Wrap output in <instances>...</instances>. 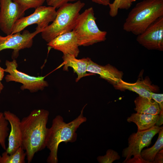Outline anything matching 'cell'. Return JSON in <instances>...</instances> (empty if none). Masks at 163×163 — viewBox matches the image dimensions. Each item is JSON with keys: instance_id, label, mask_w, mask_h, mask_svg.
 <instances>
[{"instance_id": "obj_21", "label": "cell", "mask_w": 163, "mask_h": 163, "mask_svg": "<svg viewBox=\"0 0 163 163\" xmlns=\"http://www.w3.org/2000/svg\"><path fill=\"white\" fill-rule=\"evenodd\" d=\"M9 122L5 119L4 113L0 112V145L2 149L6 150V139L8 136L9 129Z\"/></svg>"}, {"instance_id": "obj_15", "label": "cell", "mask_w": 163, "mask_h": 163, "mask_svg": "<svg viewBox=\"0 0 163 163\" xmlns=\"http://www.w3.org/2000/svg\"><path fill=\"white\" fill-rule=\"evenodd\" d=\"M116 89L121 91L129 90L138 94L140 96L152 99L151 93L157 91V88L151 85L148 78L137 80L135 83H130L121 80L114 86Z\"/></svg>"}, {"instance_id": "obj_6", "label": "cell", "mask_w": 163, "mask_h": 163, "mask_svg": "<svg viewBox=\"0 0 163 163\" xmlns=\"http://www.w3.org/2000/svg\"><path fill=\"white\" fill-rule=\"evenodd\" d=\"M162 128L163 126L155 125L148 129L132 134L128 139V147L122 151V156L125 158L123 163H149L142 158L141 152L150 145L153 138Z\"/></svg>"}, {"instance_id": "obj_10", "label": "cell", "mask_w": 163, "mask_h": 163, "mask_svg": "<svg viewBox=\"0 0 163 163\" xmlns=\"http://www.w3.org/2000/svg\"><path fill=\"white\" fill-rule=\"evenodd\" d=\"M25 11L12 0H0V29L7 35L11 34L16 22Z\"/></svg>"}, {"instance_id": "obj_33", "label": "cell", "mask_w": 163, "mask_h": 163, "mask_svg": "<svg viewBox=\"0 0 163 163\" xmlns=\"http://www.w3.org/2000/svg\"><path fill=\"white\" fill-rule=\"evenodd\" d=\"M0 62H1V60H0Z\"/></svg>"}, {"instance_id": "obj_16", "label": "cell", "mask_w": 163, "mask_h": 163, "mask_svg": "<svg viewBox=\"0 0 163 163\" xmlns=\"http://www.w3.org/2000/svg\"><path fill=\"white\" fill-rule=\"evenodd\" d=\"M62 58L63 60L62 63L64 65L63 70L67 71L69 67H72L78 75L75 81L76 82L83 77L94 74L87 73V67L90 59L89 58L78 59L73 55L67 54L63 55Z\"/></svg>"}, {"instance_id": "obj_34", "label": "cell", "mask_w": 163, "mask_h": 163, "mask_svg": "<svg viewBox=\"0 0 163 163\" xmlns=\"http://www.w3.org/2000/svg\"><path fill=\"white\" fill-rule=\"evenodd\" d=\"M1 37V36L0 35V37Z\"/></svg>"}, {"instance_id": "obj_23", "label": "cell", "mask_w": 163, "mask_h": 163, "mask_svg": "<svg viewBox=\"0 0 163 163\" xmlns=\"http://www.w3.org/2000/svg\"><path fill=\"white\" fill-rule=\"evenodd\" d=\"M18 4L24 11L37 8L43 5L46 0H12Z\"/></svg>"}, {"instance_id": "obj_25", "label": "cell", "mask_w": 163, "mask_h": 163, "mask_svg": "<svg viewBox=\"0 0 163 163\" xmlns=\"http://www.w3.org/2000/svg\"><path fill=\"white\" fill-rule=\"evenodd\" d=\"M78 0H46L47 4L48 6L58 8L63 5L66 3L71 2L77 1Z\"/></svg>"}, {"instance_id": "obj_22", "label": "cell", "mask_w": 163, "mask_h": 163, "mask_svg": "<svg viewBox=\"0 0 163 163\" xmlns=\"http://www.w3.org/2000/svg\"><path fill=\"white\" fill-rule=\"evenodd\" d=\"M132 5L128 0H114L112 3H110L108 5L110 8V15L115 17L117 15L119 9H128Z\"/></svg>"}, {"instance_id": "obj_30", "label": "cell", "mask_w": 163, "mask_h": 163, "mask_svg": "<svg viewBox=\"0 0 163 163\" xmlns=\"http://www.w3.org/2000/svg\"><path fill=\"white\" fill-rule=\"evenodd\" d=\"M4 69L0 66V82L2 80L4 76Z\"/></svg>"}, {"instance_id": "obj_1", "label": "cell", "mask_w": 163, "mask_h": 163, "mask_svg": "<svg viewBox=\"0 0 163 163\" xmlns=\"http://www.w3.org/2000/svg\"><path fill=\"white\" fill-rule=\"evenodd\" d=\"M49 115L46 110L35 109L21 120V146L25 151L28 163L32 161L36 153L46 147Z\"/></svg>"}, {"instance_id": "obj_9", "label": "cell", "mask_w": 163, "mask_h": 163, "mask_svg": "<svg viewBox=\"0 0 163 163\" xmlns=\"http://www.w3.org/2000/svg\"><path fill=\"white\" fill-rule=\"evenodd\" d=\"M137 41L149 50H163V16L150 25L137 35Z\"/></svg>"}, {"instance_id": "obj_26", "label": "cell", "mask_w": 163, "mask_h": 163, "mask_svg": "<svg viewBox=\"0 0 163 163\" xmlns=\"http://www.w3.org/2000/svg\"><path fill=\"white\" fill-rule=\"evenodd\" d=\"M152 99L155 101L158 104L161 111L163 110V94H157L152 92L151 93Z\"/></svg>"}, {"instance_id": "obj_7", "label": "cell", "mask_w": 163, "mask_h": 163, "mask_svg": "<svg viewBox=\"0 0 163 163\" xmlns=\"http://www.w3.org/2000/svg\"><path fill=\"white\" fill-rule=\"evenodd\" d=\"M56 15V8L48 6L42 5L36 9L31 14L23 16L18 20L13 26L11 34L20 32L27 27L36 24V30L41 32L43 31L53 21Z\"/></svg>"}, {"instance_id": "obj_5", "label": "cell", "mask_w": 163, "mask_h": 163, "mask_svg": "<svg viewBox=\"0 0 163 163\" xmlns=\"http://www.w3.org/2000/svg\"><path fill=\"white\" fill-rule=\"evenodd\" d=\"M92 7L80 14L73 30L76 36L80 46H88L105 41L107 33L98 27Z\"/></svg>"}, {"instance_id": "obj_24", "label": "cell", "mask_w": 163, "mask_h": 163, "mask_svg": "<svg viewBox=\"0 0 163 163\" xmlns=\"http://www.w3.org/2000/svg\"><path fill=\"white\" fill-rule=\"evenodd\" d=\"M120 158L117 152L112 149H109L105 155L98 156L97 159L100 163H112L115 160H119Z\"/></svg>"}, {"instance_id": "obj_17", "label": "cell", "mask_w": 163, "mask_h": 163, "mask_svg": "<svg viewBox=\"0 0 163 163\" xmlns=\"http://www.w3.org/2000/svg\"><path fill=\"white\" fill-rule=\"evenodd\" d=\"M158 115L133 113L127 119L128 122H133L137 126V131L148 129L155 126L158 119Z\"/></svg>"}, {"instance_id": "obj_8", "label": "cell", "mask_w": 163, "mask_h": 163, "mask_svg": "<svg viewBox=\"0 0 163 163\" xmlns=\"http://www.w3.org/2000/svg\"><path fill=\"white\" fill-rule=\"evenodd\" d=\"M5 65V71L9 74L5 78L6 82L14 81L21 83L22 85L21 88L22 90L28 89L34 92L42 90L48 85V82L44 80V76H31L18 70V64L15 59L11 61L6 60Z\"/></svg>"}, {"instance_id": "obj_20", "label": "cell", "mask_w": 163, "mask_h": 163, "mask_svg": "<svg viewBox=\"0 0 163 163\" xmlns=\"http://www.w3.org/2000/svg\"><path fill=\"white\" fill-rule=\"evenodd\" d=\"M26 153L20 147L13 154H8L6 151L0 155V163H24Z\"/></svg>"}, {"instance_id": "obj_11", "label": "cell", "mask_w": 163, "mask_h": 163, "mask_svg": "<svg viewBox=\"0 0 163 163\" xmlns=\"http://www.w3.org/2000/svg\"><path fill=\"white\" fill-rule=\"evenodd\" d=\"M41 32L36 30L30 32L24 30L22 34L20 32L0 37V52L5 49H12L15 53L21 50L31 47L34 37Z\"/></svg>"}, {"instance_id": "obj_4", "label": "cell", "mask_w": 163, "mask_h": 163, "mask_svg": "<svg viewBox=\"0 0 163 163\" xmlns=\"http://www.w3.org/2000/svg\"><path fill=\"white\" fill-rule=\"evenodd\" d=\"M85 3L80 0L68 3L58 8L52 23L41 32L42 38L47 43L57 36L72 30L79 12Z\"/></svg>"}, {"instance_id": "obj_13", "label": "cell", "mask_w": 163, "mask_h": 163, "mask_svg": "<svg viewBox=\"0 0 163 163\" xmlns=\"http://www.w3.org/2000/svg\"><path fill=\"white\" fill-rule=\"evenodd\" d=\"M3 113L11 126V130L8 135V146L5 150L8 154L10 155L21 146V120L16 115L9 111H5Z\"/></svg>"}, {"instance_id": "obj_28", "label": "cell", "mask_w": 163, "mask_h": 163, "mask_svg": "<svg viewBox=\"0 0 163 163\" xmlns=\"http://www.w3.org/2000/svg\"><path fill=\"white\" fill-rule=\"evenodd\" d=\"M159 114L158 118L155 125L160 126L163 123V110L161 111Z\"/></svg>"}, {"instance_id": "obj_2", "label": "cell", "mask_w": 163, "mask_h": 163, "mask_svg": "<svg viewBox=\"0 0 163 163\" xmlns=\"http://www.w3.org/2000/svg\"><path fill=\"white\" fill-rule=\"evenodd\" d=\"M85 106L82 108L80 115L69 123L64 122L62 117L59 115L53 119L51 127L48 128L46 140V147L50 151L47 159V163H58V150L60 143L74 142L77 140V129L87 120L83 114Z\"/></svg>"}, {"instance_id": "obj_18", "label": "cell", "mask_w": 163, "mask_h": 163, "mask_svg": "<svg viewBox=\"0 0 163 163\" xmlns=\"http://www.w3.org/2000/svg\"><path fill=\"white\" fill-rule=\"evenodd\" d=\"M134 103V109L138 113L158 115L161 111L158 104L152 99L139 95L135 99Z\"/></svg>"}, {"instance_id": "obj_29", "label": "cell", "mask_w": 163, "mask_h": 163, "mask_svg": "<svg viewBox=\"0 0 163 163\" xmlns=\"http://www.w3.org/2000/svg\"><path fill=\"white\" fill-rule=\"evenodd\" d=\"M95 3L104 6H107L110 3V0H91Z\"/></svg>"}, {"instance_id": "obj_27", "label": "cell", "mask_w": 163, "mask_h": 163, "mask_svg": "<svg viewBox=\"0 0 163 163\" xmlns=\"http://www.w3.org/2000/svg\"><path fill=\"white\" fill-rule=\"evenodd\" d=\"M163 163V150L161 149L156 155L153 163Z\"/></svg>"}, {"instance_id": "obj_12", "label": "cell", "mask_w": 163, "mask_h": 163, "mask_svg": "<svg viewBox=\"0 0 163 163\" xmlns=\"http://www.w3.org/2000/svg\"><path fill=\"white\" fill-rule=\"evenodd\" d=\"M47 45L61 52L63 55L69 54L77 57L80 52L77 39L73 30L57 36L47 43Z\"/></svg>"}, {"instance_id": "obj_31", "label": "cell", "mask_w": 163, "mask_h": 163, "mask_svg": "<svg viewBox=\"0 0 163 163\" xmlns=\"http://www.w3.org/2000/svg\"><path fill=\"white\" fill-rule=\"evenodd\" d=\"M4 88V86L1 83V82H0V93L1 92V91L3 90Z\"/></svg>"}, {"instance_id": "obj_19", "label": "cell", "mask_w": 163, "mask_h": 163, "mask_svg": "<svg viewBox=\"0 0 163 163\" xmlns=\"http://www.w3.org/2000/svg\"><path fill=\"white\" fill-rule=\"evenodd\" d=\"M158 139L155 144L151 147L142 150L141 156L144 160L149 163H153L157 153L163 149V128L158 133Z\"/></svg>"}, {"instance_id": "obj_32", "label": "cell", "mask_w": 163, "mask_h": 163, "mask_svg": "<svg viewBox=\"0 0 163 163\" xmlns=\"http://www.w3.org/2000/svg\"><path fill=\"white\" fill-rule=\"evenodd\" d=\"M136 0H128L129 2L132 4L133 2L135 1Z\"/></svg>"}, {"instance_id": "obj_3", "label": "cell", "mask_w": 163, "mask_h": 163, "mask_svg": "<svg viewBox=\"0 0 163 163\" xmlns=\"http://www.w3.org/2000/svg\"><path fill=\"white\" fill-rule=\"evenodd\" d=\"M162 16L163 0H143L137 3L129 12L123 28L138 35Z\"/></svg>"}, {"instance_id": "obj_14", "label": "cell", "mask_w": 163, "mask_h": 163, "mask_svg": "<svg viewBox=\"0 0 163 163\" xmlns=\"http://www.w3.org/2000/svg\"><path fill=\"white\" fill-rule=\"evenodd\" d=\"M87 71L99 75L114 86L122 79L123 73L115 67L108 64L102 66L93 62L90 59L87 67Z\"/></svg>"}]
</instances>
